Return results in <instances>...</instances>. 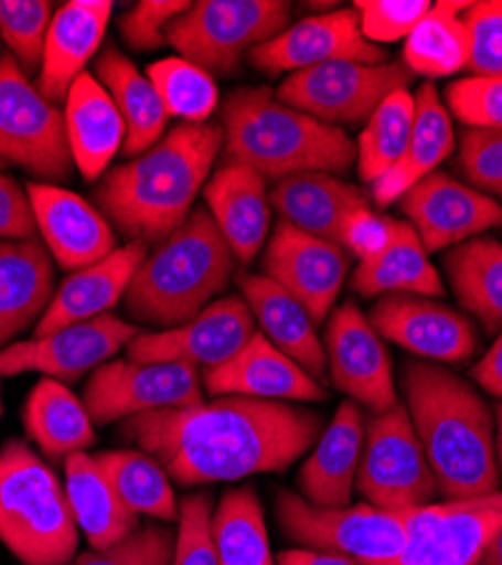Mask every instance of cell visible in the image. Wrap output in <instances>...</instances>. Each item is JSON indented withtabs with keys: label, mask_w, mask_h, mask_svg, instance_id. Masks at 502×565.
<instances>
[{
	"label": "cell",
	"mask_w": 502,
	"mask_h": 565,
	"mask_svg": "<svg viewBox=\"0 0 502 565\" xmlns=\"http://www.w3.org/2000/svg\"><path fill=\"white\" fill-rule=\"evenodd\" d=\"M25 430L51 459H66L96 444L94 420L84 403L60 381L43 379L28 396Z\"/></svg>",
	"instance_id": "cell-35"
},
{
	"label": "cell",
	"mask_w": 502,
	"mask_h": 565,
	"mask_svg": "<svg viewBox=\"0 0 502 565\" xmlns=\"http://www.w3.org/2000/svg\"><path fill=\"white\" fill-rule=\"evenodd\" d=\"M455 150L452 116L441 103L432 82H424L415 93V125L400 161L374 185V202L389 206L409 188L437 170V166Z\"/></svg>",
	"instance_id": "cell-30"
},
{
	"label": "cell",
	"mask_w": 502,
	"mask_h": 565,
	"mask_svg": "<svg viewBox=\"0 0 502 565\" xmlns=\"http://www.w3.org/2000/svg\"><path fill=\"white\" fill-rule=\"evenodd\" d=\"M238 282L263 335L310 373L317 383H322L329 371L327 349L303 303L265 274H245Z\"/></svg>",
	"instance_id": "cell-26"
},
{
	"label": "cell",
	"mask_w": 502,
	"mask_h": 565,
	"mask_svg": "<svg viewBox=\"0 0 502 565\" xmlns=\"http://www.w3.org/2000/svg\"><path fill=\"white\" fill-rule=\"evenodd\" d=\"M265 179L252 168L224 163L204 185L206 211L238 263H252L269 233L271 204Z\"/></svg>",
	"instance_id": "cell-25"
},
{
	"label": "cell",
	"mask_w": 502,
	"mask_h": 565,
	"mask_svg": "<svg viewBox=\"0 0 502 565\" xmlns=\"http://www.w3.org/2000/svg\"><path fill=\"white\" fill-rule=\"evenodd\" d=\"M493 426H495V433H493L495 466H498V476H500V482H502V403H498L495 409H493Z\"/></svg>",
	"instance_id": "cell-54"
},
{
	"label": "cell",
	"mask_w": 502,
	"mask_h": 565,
	"mask_svg": "<svg viewBox=\"0 0 502 565\" xmlns=\"http://www.w3.org/2000/svg\"><path fill=\"white\" fill-rule=\"evenodd\" d=\"M211 525L217 565H274L263 504L254 487L226 491Z\"/></svg>",
	"instance_id": "cell-37"
},
{
	"label": "cell",
	"mask_w": 502,
	"mask_h": 565,
	"mask_svg": "<svg viewBox=\"0 0 502 565\" xmlns=\"http://www.w3.org/2000/svg\"><path fill=\"white\" fill-rule=\"evenodd\" d=\"M502 527V509L482 500L441 502L428 565H480Z\"/></svg>",
	"instance_id": "cell-39"
},
{
	"label": "cell",
	"mask_w": 502,
	"mask_h": 565,
	"mask_svg": "<svg viewBox=\"0 0 502 565\" xmlns=\"http://www.w3.org/2000/svg\"><path fill=\"white\" fill-rule=\"evenodd\" d=\"M0 159L55 185L75 170L64 111L41 96L12 55L0 57Z\"/></svg>",
	"instance_id": "cell-8"
},
{
	"label": "cell",
	"mask_w": 502,
	"mask_h": 565,
	"mask_svg": "<svg viewBox=\"0 0 502 565\" xmlns=\"http://www.w3.org/2000/svg\"><path fill=\"white\" fill-rule=\"evenodd\" d=\"M236 265L217 224L206 209L157 243L136 269L125 292L131 319L154 326H181L200 315L229 286Z\"/></svg>",
	"instance_id": "cell-5"
},
{
	"label": "cell",
	"mask_w": 502,
	"mask_h": 565,
	"mask_svg": "<svg viewBox=\"0 0 502 565\" xmlns=\"http://www.w3.org/2000/svg\"><path fill=\"white\" fill-rule=\"evenodd\" d=\"M256 333V321L241 297L209 303L191 321L161 333H139L127 344L131 362H186L193 366H220L232 360Z\"/></svg>",
	"instance_id": "cell-13"
},
{
	"label": "cell",
	"mask_w": 502,
	"mask_h": 565,
	"mask_svg": "<svg viewBox=\"0 0 502 565\" xmlns=\"http://www.w3.org/2000/svg\"><path fill=\"white\" fill-rule=\"evenodd\" d=\"M444 269L460 306L487 333H502V243L471 238L450 247Z\"/></svg>",
	"instance_id": "cell-34"
},
{
	"label": "cell",
	"mask_w": 502,
	"mask_h": 565,
	"mask_svg": "<svg viewBox=\"0 0 502 565\" xmlns=\"http://www.w3.org/2000/svg\"><path fill=\"white\" fill-rule=\"evenodd\" d=\"M55 12L45 0H0V32L25 75L39 73Z\"/></svg>",
	"instance_id": "cell-42"
},
{
	"label": "cell",
	"mask_w": 502,
	"mask_h": 565,
	"mask_svg": "<svg viewBox=\"0 0 502 565\" xmlns=\"http://www.w3.org/2000/svg\"><path fill=\"white\" fill-rule=\"evenodd\" d=\"M139 333V328L116 315L66 326L51 335L32 338L0 351V379L39 371L49 379L73 383L86 371H96Z\"/></svg>",
	"instance_id": "cell-17"
},
{
	"label": "cell",
	"mask_w": 502,
	"mask_h": 565,
	"mask_svg": "<svg viewBox=\"0 0 502 565\" xmlns=\"http://www.w3.org/2000/svg\"><path fill=\"white\" fill-rule=\"evenodd\" d=\"M98 426L159 409H186L204 403L200 371L186 362H105L84 387L82 398Z\"/></svg>",
	"instance_id": "cell-12"
},
{
	"label": "cell",
	"mask_w": 502,
	"mask_h": 565,
	"mask_svg": "<svg viewBox=\"0 0 502 565\" xmlns=\"http://www.w3.org/2000/svg\"><path fill=\"white\" fill-rule=\"evenodd\" d=\"M367 423L353 401H344L299 470L301 498L322 509L351 504Z\"/></svg>",
	"instance_id": "cell-24"
},
{
	"label": "cell",
	"mask_w": 502,
	"mask_h": 565,
	"mask_svg": "<svg viewBox=\"0 0 502 565\" xmlns=\"http://www.w3.org/2000/svg\"><path fill=\"white\" fill-rule=\"evenodd\" d=\"M0 49H3V32H0ZM0 57H3V53H0Z\"/></svg>",
	"instance_id": "cell-57"
},
{
	"label": "cell",
	"mask_w": 502,
	"mask_h": 565,
	"mask_svg": "<svg viewBox=\"0 0 502 565\" xmlns=\"http://www.w3.org/2000/svg\"><path fill=\"white\" fill-rule=\"evenodd\" d=\"M148 79L172 118L204 125L220 105V90L211 73L184 57H165L148 68Z\"/></svg>",
	"instance_id": "cell-41"
},
{
	"label": "cell",
	"mask_w": 502,
	"mask_h": 565,
	"mask_svg": "<svg viewBox=\"0 0 502 565\" xmlns=\"http://www.w3.org/2000/svg\"><path fill=\"white\" fill-rule=\"evenodd\" d=\"M193 3L186 0H141L118 19V30L131 51H157L168 43V25Z\"/></svg>",
	"instance_id": "cell-49"
},
{
	"label": "cell",
	"mask_w": 502,
	"mask_h": 565,
	"mask_svg": "<svg viewBox=\"0 0 502 565\" xmlns=\"http://www.w3.org/2000/svg\"><path fill=\"white\" fill-rule=\"evenodd\" d=\"M28 195L45 249L68 274L96 265L118 249L114 226L84 198L55 183H30Z\"/></svg>",
	"instance_id": "cell-20"
},
{
	"label": "cell",
	"mask_w": 502,
	"mask_h": 565,
	"mask_svg": "<svg viewBox=\"0 0 502 565\" xmlns=\"http://www.w3.org/2000/svg\"><path fill=\"white\" fill-rule=\"evenodd\" d=\"M469 32V71L502 77V0L471 3L462 14Z\"/></svg>",
	"instance_id": "cell-46"
},
{
	"label": "cell",
	"mask_w": 502,
	"mask_h": 565,
	"mask_svg": "<svg viewBox=\"0 0 502 565\" xmlns=\"http://www.w3.org/2000/svg\"><path fill=\"white\" fill-rule=\"evenodd\" d=\"M36 233L39 228L28 188L10 174L0 172V241H34Z\"/></svg>",
	"instance_id": "cell-51"
},
{
	"label": "cell",
	"mask_w": 502,
	"mask_h": 565,
	"mask_svg": "<svg viewBox=\"0 0 502 565\" xmlns=\"http://www.w3.org/2000/svg\"><path fill=\"white\" fill-rule=\"evenodd\" d=\"M222 146V125L172 127L148 152L105 172L94 195L98 211L129 243L154 247L193 213Z\"/></svg>",
	"instance_id": "cell-2"
},
{
	"label": "cell",
	"mask_w": 502,
	"mask_h": 565,
	"mask_svg": "<svg viewBox=\"0 0 502 565\" xmlns=\"http://www.w3.org/2000/svg\"><path fill=\"white\" fill-rule=\"evenodd\" d=\"M64 125L75 168L86 181L105 177L111 159L122 150L125 120L96 75H79L64 103Z\"/></svg>",
	"instance_id": "cell-27"
},
{
	"label": "cell",
	"mask_w": 502,
	"mask_h": 565,
	"mask_svg": "<svg viewBox=\"0 0 502 565\" xmlns=\"http://www.w3.org/2000/svg\"><path fill=\"white\" fill-rule=\"evenodd\" d=\"M6 168V161L3 159H0V170H3Z\"/></svg>",
	"instance_id": "cell-58"
},
{
	"label": "cell",
	"mask_w": 502,
	"mask_h": 565,
	"mask_svg": "<svg viewBox=\"0 0 502 565\" xmlns=\"http://www.w3.org/2000/svg\"><path fill=\"white\" fill-rule=\"evenodd\" d=\"M55 265L36 238L0 243V344L17 338L49 310Z\"/></svg>",
	"instance_id": "cell-29"
},
{
	"label": "cell",
	"mask_w": 502,
	"mask_h": 565,
	"mask_svg": "<svg viewBox=\"0 0 502 565\" xmlns=\"http://www.w3.org/2000/svg\"><path fill=\"white\" fill-rule=\"evenodd\" d=\"M415 125V96L409 88H396L364 122L357 138L360 179L376 183L405 154Z\"/></svg>",
	"instance_id": "cell-40"
},
{
	"label": "cell",
	"mask_w": 502,
	"mask_h": 565,
	"mask_svg": "<svg viewBox=\"0 0 502 565\" xmlns=\"http://www.w3.org/2000/svg\"><path fill=\"white\" fill-rule=\"evenodd\" d=\"M355 489L372 507L385 511L430 504L439 491L426 450L403 403L370 420Z\"/></svg>",
	"instance_id": "cell-10"
},
{
	"label": "cell",
	"mask_w": 502,
	"mask_h": 565,
	"mask_svg": "<svg viewBox=\"0 0 502 565\" xmlns=\"http://www.w3.org/2000/svg\"><path fill=\"white\" fill-rule=\"evenodd\" d=\"M279 565H360L357 561L327 550H286L279 554Z\"/></svg>",
	"instance_id": "cell-53"
},
{
	"label": "cell",
	"mask_w": 502,
	"mask_h": 565,
	"mask_svg": "<svg viewBox=\"0 0 502 565\" xmlns=\"http://www.w3.org/2000/svg\"><path fill=\"white\" fill-rule=\"evenodd\" d=\"M0 414H3V401H0Z\"/></svg>",
	"instance_id": "cell-59"
},
{
	"label": "cell",
	"mask_w": 502,
	"mask_h": 565,
	"mask_svg": "<svg viewBox=\"0 0 502 565\" xmlns=\"http://www.w3.org/2000/svg\"><path fill=\"white\" fill-rule=\"evenodd\" d=\"M109 0H71L64 3L45 34L36 88L45 100L62 105L68 90L84 75V66L96 57L111 19Z\"/></svg>",
	"instance_id": "cell-22"
},
{
	"label": "cell",
	"mask_w": 502,
	"mask_h": 565,
	"mask_svg": "<svg viewBox=\"0 0 502 565\" xmlns=\"http://www.w3.org/2000/svg\"><path fill=\"white\" fill-rule=\"evenodd\" d=\"M96 79L107 88L125 120L122 154L133 159L157 146L170 116L148 75L136 68L116 45H107L96 60Z\"/></svg>",
	"instance_id": "cell-32"
},
{
	"label": "cell",
	"mask_w": 502,
	"mask_h": 565,
	"mask_svg": "<svg viewBox=\"0 0 502 565\" xmlns=\"http://www.w3.org/2000/svg\"><path fill=\"white\" fill-rule=\"evenodd\" d=\"M394 233L396 220L374 213L372 206L357 209L342 224L340 245L360 263H372L387 252L394 241Z\"/></svg>",
	"instance_id": "cell-50"
},
{
	"label": "cell",
	"mask_w": 502,
	"mask_h": 565,
	"mask_svg": "<svg viewBox=\"0 0 502 565\" xmlns=\"http://www.w3.org/2000/svg\"><path fill=\"white\" fill-rule=\"evenodd\" d=\"M413 82L403 62L360 64L327 62L290 73L277 88V98L327 125L367 122L378 105L396 88Z\"/></svg>",
	"instance_id": "cell-11"
},
{
	"label": "cell",
	"mask_w": 502,
	"mask_h": 565,
	"mask_svg": "<svg viewBox=\"0 0 502 565\" xmlns=\"http://www.w3.org/2000/svg\"><path fill=\"white\" fill-rule=\"evenodd\" d=\"M370 321L383 340L430 362H464L480 342L478 328L467 315L419 295L381 297Z\"/></svg>",
	"instance_id": "cell-19"
},
{
	"label": "cell",
	"mask_w": 502,
	"mask_h": 565,
	"mask_svg": "<svg viewBox=\"0 0 502 565\" xmlns=\"http://www.w3.org/2000/svg\"><path fill=\"white\" fill-rule=\"evenodd\" d=\"M460 168L476 191L502 198V129H469L460 138Z\"/></svg>",
	"instance_id": "cell-47"
},
{
	"label": "cell",
	"mask_w": 502,
	"mask_h": 565,
	"mask_svg": "<svg viewBox=\"0 0 502 565\" xmlns=\"http://www.w3.org/2000/svg\"><path fill=\"white\" fill-rule=\"evenodd\" d=\"M480 565H502V527L498 530V534L491 539Z\"/></svg>",
	"instance_id": "cell-55"
},
{
	"label": "cell",
	"mask_w": 502,
	"mask_h": 565,
	"mask_svg": "<svg viewBox=\"0 0 502 565\" xmlns=\"http://www.w3.org/2000/svg\"><path fill=\"white\" fill-rule=\"evenodd\" d=\"M403 394L441 495L469 502L498 493L495 426L482 396L435 362L405 364Z\"/></svg>",
	"instance_id": "cell-3"
},
{
	"label": "cell",
	"mask_w": 502,
	"mask_h": 565,
	"mask_svg": "<svg viewBox=\"0 0 502 565\" xmlns=\"http://www.w3.org/2000/svg\"><path fill=\"white\" fill-rule=\"evenodd\" d=\"M290 19L292 6L284 0H200L168 25L165 39L179 57L229 75L243 55L290 28Z\"/></svg>",
	"instance_id": "cell-7"
},
{
	"label": "cell",
	"mask_w": 502,
	"mask_h": 565,
	"mask_svg": "<svg viewBox=\"0 0 502 565\" xmlns=\"http://www.w3.org/2000/svg\"><path fill=\"white\" fill-rule=\"evenodd\" d=\"M471 3H441L421 19L403 43V66L428 79L450 77L469 66V32L462 14Z\"/></svg>",
	"instance_id": "cell-36"
},
{
	"label": "cell",
	"mask_w": 502,
	"mask_h": 565,
	"mask_svg": "<svg viewBox=\"0 0 502 565\" xmlns=\"http://www.w3.org/2000/svg\"><path fill=\"white\" fill-rule=\"evenodd\" d=\"M77 523L55 470L12 439L0 450V541L23 565H68Z\"/></svg>",
	"instance_id": "cell-6"
},
{
	"label": "cell",
	"mask_w": 502,
	"mask_h": 565,
	"mask_svg": "<svg viewBox=\"0 0 502 565\" xmlns=\"http://www.w3.org/2000/svg\"><path fill=\"white\" fill-rule=\"evenodd\" d=\"M327 360L333 385L355 405H364L376 416L398 403L385 342L353 301L340 306L329 319Z\"/></svg>",
	"instance_id": "cell-16"
},
{
	"label": "cell",
	"mask_w": 502,
	"mask_h": 565,
	"mask_svg": "<svg viewBox=\"0 0 502 565\" xmlns=\"http://www.w3.org/2000/svg\"><path fill=\"white\" fill-rule=\"evenodd\" d=\"M148 252L150 247L146 243H127L105 260L71 271L57 288L49 310L41 321H36L34 338L51 335L60 328L109 315V310L125 297Z\"/></svg>",
	"instance_id": "cell-23"
},
{
	"label": "cell",
	"mask_w": 502,
	"mask_h": 565,
	"mask_svg": "<svg viewBox=\"0 0 502 565\" xmlns=\"http://www.w3.org/2000/svg\"><path fill=\"white\" fill-rule=\"evenodd\" d=\"M224 163L252 168L265 181L299 172H346L357 148L342 127L284 105L267 86L234 90L222 105Z\"/></svg>",
	"instance_id": "cell-4"
},
{
	"label": "cell",
	"mask_w": 502,
	"mask_h": 565,
	"mask_svg": "<svg viewBox=\"0 0 502 565\" xmlns=\"http://www.w3.org/2000/svg\"><path fill=\"white\" fill-rule=\"evenodd\" d=\"M179 530L174 539L172 565H217L213 541V500L209 493H197L181 500Z\"/></svg>",
	"instance_id": "cell-44"
},
{
	"label": "cell",
	"mask_w": 502,
	"mask_h": 565,
	"mask_svg": "<svg viewBox=\"0 0 502 565\" xmlns=\"http://www.w3.org/2000/svg\"><path fill=\"white\" fill-rule=\"evenodd\" d=\"M204 387L213 396H247L284 403H317L327 398L322 383H317L263 333H254L232 360L206 369Z\"/></svg>",
	"instance_id": "cell-21"
},
{
	"label": "cell",
	"mask_w": 502,
	"mask_h": 565,
	"mask_svg": "<svg viewBox=\"0 0 502 565\" xmlns=\"http://www.w3.org/2000/svg\"><path fill=\"white\" fill-rule=\"evenodd\" d=\"M351 286L362 297L419 295L435 299L444 295L441 276L409 222H396L387 252L372 263H360L351 276Z\"/></svg>",
	"instance_id": "cell-33"
},
{
	"label": "cell",
	"mask_w": 502,
	"mask_h": 565,
	"mask_svg": "<svg viewBox=\"0 0 502 565\" xmlns=\"http://www.w3.org/2000/svg\"><path fill=\"white\" fill-rule=\"evenodd\" d=\"M324 433L317 412L247 396L125 418L120 435L152 455L181 487L281 473Z\"/></svg>",
	"instance_id": "cell-1"
},
{
	"label": "cell",
	"mask_w": 502,
	"mask_h": 565,
	"mask_svg": "<svg viewBox=\"0 0 502 565\" xmlns=\"http://www.w3.org/2000/svg\"><path fill=\"white\" fill-rule=\"evenodd\" d=\"M96 461L118 498L133 513H146L161 521H174L179 515L170 476L152 455L143 450H109L96 455Z\"/></svg>",
	"instance_id": "cell-38"
},
{
	"label": "cell",
	"mask_w": 502,
	"mask_h": 565,
	"mask_svg": "<svg viewBox=\"0 0 502 565\" xmlns=\"http://www.w3.org/2000/svg\"><path fill=\"white\" fill-rule=\"evenodd\" d=\"M353 10L364 39L378 45L407 39L432 10V3L430 0H357Z\"/></svg>",
	"instance_id": "cell-45"
},
{
	"label": "cell",
	"mask_w": 502,
	"mask_h": 565,
	"mask_svg": "<svg viewBox=\"0 0 502 565\" xmlns=\"http://www.w3.org/2000/svg\"><path fill=\"white\" fill-rule=\"evenodd\" d=\"M446 109L469 129H502V77L471 75L448 84Z\"/></svg>",
	"instance_id": "cell-43"
},
{
	"label": "cell",
	"mask_w": 502,
	"mask_h": 565,
	"mask_svg": "<svg viewBox=\"0 0 502 565\" xmlns=\"http://www.w3.org/2000/svg\"><path fill=\"white\" fill-rule=\"evenodd\" d=\"M426 252L458 247L489 228L502 226V206L444 172H432L398 200Z\"/></svg>",
	"instance_id": "cell-18"
},
{
	"label": "cell",
	"mask_w": 502,
	"mask_h": 565,
	"mask_svg": "<svg viewBox=\"0 0 502 565\" xmlns=\"http://www.w3.org/2000/svg\"><path fill=\"white\" fill-rule=\"evenodd\" d=\"M351 256L342 245L314 238L288 222L274 226L263 254V274L303 303L314 323H322L346 280Z\"/></svg>",
	"instance_id": "cell-14"
},
{
	"label": "cell",
	"mask_w": 502,
	"mask_h": 565,
	"mask_svg": "<svg viewBox=\"0 0 502 565\" xmlns=\"http://www.w3.org/2000/svg\"><path fill=\"white\" fill-rule=\"evenodd\" d=\"M473 381L502 403V333L495 338L493 347L484 353V358L471 369Z\"/></svg>",
	"instance_id": "cell-52"
},
{
	"label": "cell",
	"mask_w": 502,
	"mask_h": 565,
	"mask_svg": "<svg viewBox=\"0 0 502 565\" xmlns=\"http://www.w3.org/2000/svg\"><path fill=\"white\" fill-rule=\"evenodd\" d=\"M269 204L290 226L340 245L344 220L357 209H367L370 198L362 188L335 174L299 172L277 181Z\"/></svg>",
	"instance_id": "cell-28"
},
{
	"label": "cell",
	"mask_w": 502,
	"mask_h": 565,
	"mask_svg": "<svg viewBox=\"0 0 502 565\" xmlns=\"http://www.w3.org/2000/svg\"><path fill=\"white\" fill-rule=\"evenodd\" d=\"M482 502H487V504H491V507L502 509V493L498 491V493H493V495H489V498H482Z\"/></svg>",
	"instance_id": "cell-56"
},
{
	"label": "cell",
	"mask_w": 502,
	"mask_h": 565,
	"mask_svg": "<svg viewBox=\"0 0 502 565\" xmlns=\"http://www.w3.org/2000/svg\"><path fill=\"white\" fill-rule=\"evenodd\" d=\"M265 75L297 73L327 62L385 64L387 51L364 39L355 10H333L308 17L281 34L256 45L247 55Z\"/></svg>",
	"instance_id": "cell-15"
},
{
	"label": "cell",
	"mask_w": 502,
	"mask_h": 565,
	"mask_svg": "<svg viewBox=\"0 0 502 565\" xmlns=\"http://www.w3.org/2000/svg\"><path fill=\"white\" fill-rule=\"evenodd\" d=\"M277 518L284 534L308 550L344 554L360 565H392L405 547L400 511H385L370 502L322 509L299 493L281 491Z\"/></svg>",
	"instance_id": "cell-9"
},
{
	"label": "cell",
	"mask_w": 502,
	"mask_h": 565,
	"mask_svg": "<svg viewBox=\"0 0 502 565\" xmlns=\"http://www.w3.org/2000/svg\"><path fill=\"white\" fill-rule=\"evenodd\" d=\"M174 536L165 527L148 525L109 550L82 554L71 565H172Z\"/></svg>",
	"instance_id": "cell-48"
},
{
	"label": "cell",
	"mask_w": 502,
	"mask_h": 565,
	"mask_svg": "<svg viewBox=\"0 0 502 565\" xmlns=\"http://www.w3.org/2000/svg\"><path fill=\"white\" fill-rule=\"evenodd\" d=\"M66 495L77 527L94 550H109L139 530V513H133L116 493L96 457L84 450L64 461Z\"/></svg>",
	"instance_id": "cell-31"
}]
</instances>
